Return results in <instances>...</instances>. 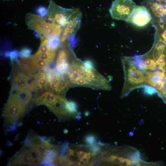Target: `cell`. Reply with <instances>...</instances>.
I'll use <instances>...</instances> for the list:
<instances>
[{
    "label": "cell",
    "instance_id": "obj_1",
    "mask_svg": "<svg viewBox=\"0 0 166 166\" xmlns=\"http://www.w3.org/2000/svg\"><path fill=\"white\" fill-rule=\"evenodd\" d=\"M124 74V82L121 97L123 98L136 88L146 87L143 71L137 65L132 56H123L121 58Z\"/></svg>",
    "mask_w": 166,
    "mask_h": 166
},
{
    "label": "cell",
    "instance_id": "obj_2",
    "mask_svg": "<svg viewBox=\"0 0 166 166\" xmlns=\"http://www.w3.org/2000/svg\"><path fill=\"white\" fill-rule=\"evenodd\" d=\"M26 22L28 28L35 31L40 37L48 39L52 36H60L62 32L61 26L48 22L42 17L31 13L26 14Z\"/></svg>",
    "mask_w": 166,
    "mask_h": 166
},
{
    "label": "cell",
    "instance_id": "obj_3",
    "mask_svg": "<svg viewBox=\"0 0 166 166\" xmlns=\"http://www.w3.org/2000/svg\"><path fill=\"white\" fill-rule=\"evenodd\" d=\"M77 9L63 8L57 5L53 1L50 0L44 19L64 27Z\"/></svg>",
    "mask_w": 166,
    "mask_h": 166
},
{
    "label": "cell",
    "instance_id": "obj_4",
    "mask_svg": "<svg viewBox=\"0 0 166 166\" xmlns=\"http://www.w3.org/2000/svg\"><path fill=\"white\" fill-rule=\"evenodd\" d=\"M46 87L48 90L62 96L66 89L70 85L67 78L58 74L56 69H47Z\"/></svg>",
    "mask_w": 166,
    "mask_h": 166
},
{
    "label": "cell",
    "instance_id": "obj_5",
    "mask_svg": "<svg viewBox=\"0 0 166 166\" xmlns=\"http://www.w3.org/2000/svg\"><path fill=\"white\" fill-rule=\"evenodd\" d=\"M136 6L133 0H115L109 9L110 14L113 19L127 22Z\"/></svg>",
    "mask_w": 166,
    "mask_h": 166
},
{
    "label": "cell",
    "instance_id": "obj_6",
    "mask_svg": "<svg viewBox=\"0 0 166 166\" xmlns=\"http://www.w3.org/2000/svg\"><path fill=\"white\" fill-rule=\"evenodd\" d=\"M82 13L79 9L77 8L64 27L61 42L65 41L68 38L70 41L74 38V36L79 29L81 24Z\"/></svg>",
    "mask_w": 166,
    "mask_h": 166
},
{
    "label": "cell",
    "instance_id": "obj_7",
    "mask_svg": "<svg viewBox=\"0 0 166 166\" xmlns=\"http://www.w3.org/2000/svg\"><path fill=\"white\" fill-rule=\"evenodd\" d=\"M25 110L9 97L4 110L6 124L11 126L15 123L23 116Z\"/></svg>",
    "mask_w": 166,
    "mask_h": 166
},
{
    "label": "cell",
    "instance_id": "obj_8",
    "mask_svg": "<svg viewBox=\"0 0 166 166\" xmlns=\"http://www.w3.org/2000/svg\"><path fill=\"white\" fill-rule=\"evenodd\" d=\"M152 19L151 13L146 6H136L127 22L142 27L148 24Z\"/></svg>",
    "mask_w": 166,
    "mask_h": 166
},
{
    "label": "cell",
    "instance_id": "obj_9",
    "mask_svg": "<svg viewBox=\"0 0 166 166\" xmlns=\"http://www.w3.org/2000/svg\"><path fill=\"white\" fill-rule=\"evenodd\" d=\"M17 65L19 69L23 73L30 78L37 77L42 72V70L36 66L32 57L21 58L18 62Z\"/></svg>",
    "mask_w": 166,
    "mask_h": 166
},
{
    "label": "cell",
    "instance_id": "obj_10",
    "mask_svg": "<svg viewBox=\"0 0 166 166\" xmlns=\"http://www.w3.org/2000/svg\"><path fill=\"white\" fill-rule=\"evenodd\" d=\"M31 94L27 89H12L10 98L12 99L23 109L26 107L30 101Z\"/></svg>",
    "mask_w": 166,
    "mask_h": 166
},
{
    "label": "cell",
    "instance_id": "obj_11",
    "mask_svg": "<svg viewBox=\"0 0 166 166\" xmlns=\"http://www.w3.org/2000/svg\"><path fill=\"white\" fill-rule=\"evenodd\" d=\"M68 52L62 48L59 52L57 61L56 70L58 73L62 76L66 74L69 71L70 64L68 61Z\"/></svg>",
    "mask_w": 166,
    "mask_h": 166
},
{
    "label": "cell",
    "instance_id": "obj_12",
    "mask_svg": "<svg viewBox=\"0 0 166 166\" xmlns=\"http://www.w3.org/2000/svg\"><path fill=\"white\" fill-rule=\"evenodd\" d=\"M10 165H36L35 161L28 153L21 150L11 160Z\"/></svg>",
    "mask_w": 166,
    "mask_h": 166
},
{
    "label": "cell",
    "instance_id": "obj_13",
    "mask_svg": "<svg viewBox=\"0 0 166 166\" xmlns=\"http://www.w3.org/2000/svg\"><path fill=\"white\" fill-rule=\"evenodd\" d=\"M30 77L23 73L14 71L12 75V89H27Z\"/></svg>",
    "mask_w": 166,
    "mask_h": 166
},
{
    "label": "cell",
    "instance_id": "obj_14",
    "mask_svg": "<svg viewBox=\"0 0 166 166\" xmlns=\"http://www.w3.org/2000/svg\"><path fill=\"white\" fill-rule=\"evenodd\" d=\"M60 96L49 91L45 92L37 98L36 104L37 105L44 104L48 107L56 101Z\"/></svg>",
    "mask_w": 166,
    "mask_h": 166
},
{
    "label": "cell",
    "instance_id": "obj_15",
    "mask_svg": "<svg viewBox=\"0 0 166 166\" xmlns=\"http://www.w3.org/2000/svg\"><path fill=\"white\" fill-rule=\"evenodd\" d=\"M57 49H52L50 51L40 53H35L32 57H36L43 60L49 64L53 62L56 57Z\"/></svg>",
    "mask_w": 166,
    "mask_h": 166
},
{
    "label": "cell",
    "instance_id": "obj_16",
    "mask_svg": "<svg viewBox=\"0 0 166 166\" xmlns=\"http://www.w3.org/2000/svg\"><path fill=\"white\" fill-rule=\"evenodd\" d=\"M61 42L60 36H51L48 38V45L51 49H57L60 45Z\"/></svg>",
    "mask_w": 166,
    "mask_h": 166
},
{
    "label": "cell",
    "instance_id": "obj_17",
    "mask_svg": "<svg viewBox=\"0 0 166 166\" xmlns=\"http://www.w3.org/2000/svg\"><path fill=\"white\" fill-rule=\"evenodd\" d=\"M77 108V105L75 102L73 101H67L65 104V109L69 115L76 113Z\"/></svg>",
    "mask_w": 166,
    "mask_h": 166
},
{
    "label": "cell",
    "instance_id": "obj_18",
    "mask_svg": "<svg viewBox=\"0 0 166 166\" xmlns=\"http://www.w3.org/2000/svg\"><path fill=\"white\" fill-rule=\"evenodd\" d=\"M37 80L39 89H42L45 88L47 81L46 73L42 71L37 77Z\"/></svg>",
    "mask_w": 166,
    "mask_h": 166
},
{
    "label": "cell",
    "instance_id": "obj_19",
    "mask_svg": "<svg viewBox=\"0 0 166 166\" xmlns=\"http://www.w3.org/2000/svg\"><path fill=\"white\" fill-rule=\"evenodd\" d=\"M37 67L40 70H45L49 63L47 61L39 58L33 57Z\"/></svg>",
    "mask_w": 166,
    "mask_h": 166
},
{
    "label": "cell",
    "instance_id": "obj_20",
    "mask_svg": "<svg viewBox=\"0 0 166 166\" xmlns=\"http://www.w3.org/2000/svg\"><path fill=\"white\" fill-rule=\"evenodd\" d=\"M31 50L30 49L27 48H24L19 52V56L21 58H30L31 56Z\"/></svg>",
    "mask_w": 166,
    "mask_h": 166
},
{
    "label": "cell",
    "instance_id": "obj_21",
    "mask_svg": "<svg viewBox=\"0 0 166 166\" xmlns=\"http://www.w3.org/2000/svg\"><path fill=\"white\" fill-rule=\"evenodd\" d=\"M85 67L89 70H92L95 69L93 62L89 60H87L83 62Z\"/></svg>",
    "mask_w": 166,
    "mask_h": 166
},
{
    "label": "cell",
    "instance_id": "obj_22",
    "mask_svg": "<svg viewBox=\"0 0 166 166\" xmlns=\"http://www.w3.org/2000/svg\"><path fill=\"white\" fill-rule=\"evenodd\" d=\"M96 139L95 136L92 135H89L85 138V141L88 144L93 145L96 142Z\"/></svg>",
    "mask_w": 166,
    "mask_h": 166
},
{
    "label": "cell",
    "instance_id": "obj_23",
    "mask_svg": "<svg viewBox=\"0 0 166 166\" xmlns=\"http://www.w3.org/2000/svg\"><path fill=\"white\" fill-rule=\"evenodd\" d=\"M68 146L67 143L64 144L62 145L59 149V153L63 157H64L65 155L68 150Z\"/></svg>",
    "mask_w": 166,
    "mask_h": 166
},
{
    "label": "cell",
    "instance_id": "obj_24",
    "mask_svg": "<svg viewBox=\"0 0 166 166\" xmlns=\"http://www.w3.org/2000/svg\"><path fill=\"white\" fill-rule=\"evenodd\" d=\"M47 11L45 7L41 6L39 7L37 9L36 12L40 16H45Z\"/></svg>",
    "mask_w": 166,
    "mask_h": 166
},
{
    "label": "cell",
    "instance_id": "obj_25",
    "mask_svg": "<svg viewBox=\"0 0 166 166\" xmlns=\"http://www.w3.org/2000/svg\"><path fill=\"white\" fill-rule=\"evenodd\" d=\"M7 56L9 57L11 61H13L14 60H16L18 58V56L19 55V53L16 50L12 51L8 54Z\"/></svg>",
    "mask_w": 166,
    "mask_h": 166
},
{
    "label": "cell",
    "instance_id": "obj_26",
    "mask_svg": "<svg viewBox=\"0 0 166 166\" xmlns=\"http://www.w3.org/2000/svg\"><path fill=\"white\" fill-rule=\"evenodd\" d=\"M53 164L54 165H63V157L58 156L53 159Z\"/></svg>",
    "mask_w": 166,
    "mask_h": 166
},
{
    "label": "cell",
    "instance_id": "obj_27",
    "mask_svg": "<svg viewBox=\"0 0 166 166\" xmlns=\"http://www.w3.org/2000/svg\"><path fill=\"white\" fill-rule=\"evenodd\" d=\"M87 152L83 151H79L77 152V157L79 158V160L84 158L86 156Z\"/></svg>",
    "mask_w": 166,
    "mask_h": 166
},
{
    "label": "cell",
    "instance_id": "obj_28",
    "mask_svg": "<svg viewBox=\"0 0 166 166\" xmlns=\"http://www.w3.org/2000/svg\"><path fill=\"white\" fill-rule=\"evenodd\" d=\"M90 150L93 152L97 153L100 151V148L98 146L94 145L90 147Z\"/></svg>",
    "mask_w": 166,
    "mask_h": 166
}]
</instances>
